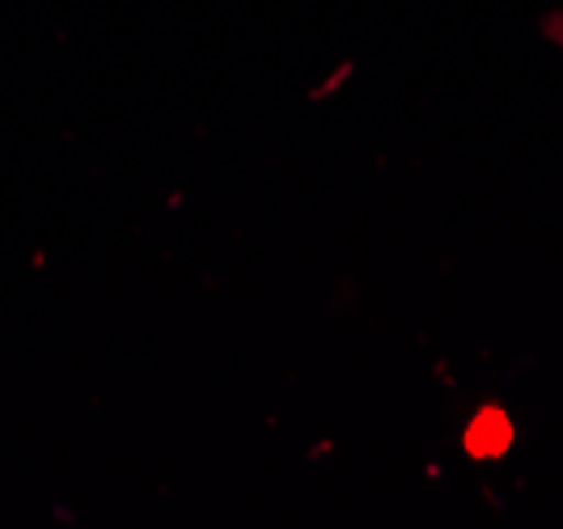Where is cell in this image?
<instances>
[{
	"label": "cell",
	"mask_w": 563,
	"mask_h": 529,
	"mask_svg": "<svg viewBox=\"0 0 563 529\" xmlns=\"http://www.w3.org/2000/svg\"><path fill=\"white\" fill-rule=\"evenodd\" d=\"M508 437H512V428H508V419L500 411H483L479 423L471 428V449H475V458H500L508 445Z\"/></svg>",
	"instance_id": "1"
}]
</instances>
